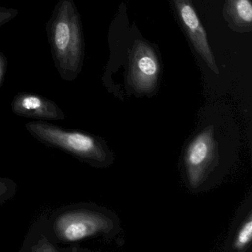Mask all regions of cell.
I'll use <instances>...</instances> for the list:
<instances>
[{
    "mask_svg": "<svg viewBox=\"0 0 252 252\" xmlns=\"http://www.w3.org/2000/svg\"><path fill=\"white\" fill-rule=\"evenodd\" d=\"M47 236L57 244L82 241L110 228V220L98 211L81 204L59 208L42 218Z\"/></svg>",
    "mask_w": 252,
    "mask_h": 252,
    "instance_id": "7a4b0ae2",
    "label": "cell"
},
{
    "mask_svg": "<svg viewBox=\"0 0 252 252\" xmlns=\"http://www.w3.org/2000/svg\"><path fill=\"white\" fill-rule=\"evenodd\" d=\"M172 2L181 26L194 49L207 67L215 74H219L213 52L208 42L207 34L200 23L191 0H172Z\"/></svg>",
    "mask_w": 252,
    "mask_h": 252,
    "instance_id": "5b68a950",
    "label": "cell"
},
{
    "mask_svg": "<svg viewBox=\"0 0 252 252\" xmlns=\"http://www.w3.org/2000/svg\"><path fill=\"white\" fill-rule=\"evenodd\" d=\"M252 236V217L249 216V220L242 225L236 237L234 247L237 249H242L246 247L251 242Z\"/></svg>",
    "mask_w": 252,
    "mask_h": 252,
    "instance_id": "30bf717a",
    "label": "cell"
},
{
    "mask_svg": "<svg viewBox=\"0 0 252 252\" xmlns=\"http://www.w3.org/2000/svg\"><path fill=\"white\" fill-rule=\"evenodd\" d=\"M222 16L234 32L243 33L252 30L251 0H225Z\"/></svg>",
    "mask_w": 252,
    "mask_h": 252,
    "instance_id": "ba28073f",
    "label": "cell"
},
{
    "mask_svg": "<svg viewBox=\"0 0 252 252\" xmlns=\"http://www.w3.org/2000/svg\"><path fill=\"white\" fill-rule=\"evenodd\" d=\"M17 185L11 178L0 177V206L9 201L17 193Z\"/></svg>",
    "mask_w": 252,
    "mask_h": 252,
    "instance_id": "9c48e42d",
    "label": "cell"
},
{
    "mask_svg": "<svg viewBox=\"0 0 252 252\" xmlns=\"http://www.w3.org/2000/svg\"><path fill=\"white\" fill-rule=\"evenodd\" d=\"M129 82L138 92L153 91L158 82L160 64L153 48L142 41H135L129 58Z\"/></svg>",
    "mask_w": 252,
    "mask_h": 252,
    "instance_id": "277c9868",
    "label": "cell"
},
{
    "mask_svg": "<svg viewBox=\"0 0 252 252\" xmlns=\"http://www.w3.org/2000/svg\"><path fill=\"white\" fill-rule=\"evenodd\" d=\"M213 129H204L191 141L185 155L187 177L191 187H197L204 178L215 157Z\"/></svg>",
    "mask_w": 252,
    "mask_h": 252,
    "instance_id": "8992f818",
    "label": "cell"
},
{
    "mask_svg": "<svg viewBox=\"0 0 252 252\" xmlns=\"http://www.w3.org/2000/svg\"><path fill=\"white\" fill-rule=\"evenodd\" d=\"M54 66L63 80H75L82 71L85 39L74 0H58L45 26Z\"/></svg>",
    "mask_w": 252,
    "mask_h": 252,
    "instance_id": "6da1fadb",
    "label": "cell"
},
{
    "mask_svg": "<svg viewBox=\"0 0 252 252\" xmlns=\"http://www.w3.org/2000/svg\"><path fill=\"white\" fill-rule=\"evenodd\" d=\"M8 60L3 52L0 51V89L3 85L8 70Z\"/></svg>",
    "mask_w": 252,
    "mask_h": 252,
    "instance_id": "7c38bea8",
    "label": "cell"
},
{
    "mask_svg": "<svg viewBox=\"0 0 252 252\" xmlns=\"http://www.w3.org/2000/svg\"><path fill=\"white\" fill-rule=\"evenodd\" d=\"M11 110L17 116L37 120H63L66 118L54 101L33 93H18L11 102Z\"/></svg>",
    "mask_w": 252,
    "mask_h": 252,
    "instance_id": "52a82bcc",
    "label": "cell"
},
{
    "mask_svg": "<svg viewBox=\"0 0 252 252\" xmlns=\"http://www.w3.org/2000/svg\"><path fill=\"white\" fill-rule=\"evenodd\" d=\"M25 127L39 142L68 153L76 158L92 163H101L105 158L101 143L90 134L64 129L46 121L29 122Z\"/></svg>",
    "mask_w": 252,
    "mask_h": 252,
    "instance_id": "3957f363",
    "label": "cell"
},
{
    "mask_svg": "<svg viewBox=\"0 0 252 252\" xmlns=\"http://www.w3.org/2000/svg\"><path fill=\"white\" fill-rule=\"evenodd\" d=\"M19 14V11L15 8L0 6V27L14 20Z\"/></svg>",
    "mask_w": 252,
    "mask_h": 252,
    "instance_id": "8fae6325",
    "label": "cell"
}]
</instances>
